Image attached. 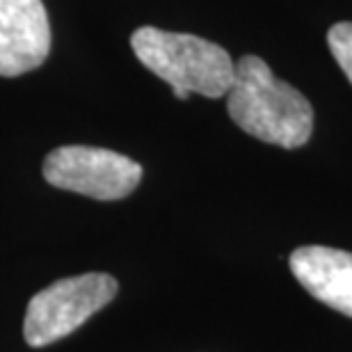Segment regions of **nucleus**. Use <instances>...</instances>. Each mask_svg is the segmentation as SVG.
<instances>
[{
	"instance_id": "3",
	"label": "nucleus",
	"mask_w": 352,
	"mask_h": 352,
	"mask_svg": "<svg viewBox=\"0 0 352 352\" xmlns=\"http://www.w3.org/2000/svg\"><path fill=\"white\" fill-rule=\"evenodd\" d=\"M117 279L105 272H87L58 279L28 302L23 339L28 346L44 348L65 339L115 300Z\"/></svg>"
},
{
	"instance_id": "7",
	"label": "nucleus",
	"mask_w": 352,
	"mask_h": 352,
	"mask_svg": "<svg viewBox=\"0 0 352 352\" xmlns=\"http://www.w3.org/2000/svg\"><path fill=\"white\" fill-rule=\"evenodd\" d=\"M327 46L332 51L336 65L343 69L346 78L352 82V21H341L329 28Z\"/></svg>"
},
{
	"instance_id": "4",
	"label": "nucleus",
	"mask_w": 352,
	"mask_h": 352,
	"mask_svg": "<svg viewBox=\"0 0 352 352\" xmlns=\"http://www.w3.org/2000/svg\"><path fill=\"white\" fill-rule=\"evenodd\" d=\"M44 179L53 188L117 201L129 197L142 181V165L110 149L85 144L58 146L44 158Z\"/></svg>"
},
{
	"instance_id": "6",
	"label": "nucleus",
	"mask_w": 352,
	"mask_h": 352,
	"mask_svg": "<svg viewBox=\"0 0 352 352\" xmlns=\"http://www.w3.org/2000/svg\"><path fill=\"white\" fill-rule=\"evenodd\" d=\"M288 263L316 300L352 318V252L307 245L295 250Z\"/></svg>"
},
{
	"instance_id": "2",
	"label": "nucleus",
	"mask_w": 352,
	"mask_h": 352,
	"mask_svg": "<svg viewBox=\"0 0 352 352\" xmlns=\"http://www.w3.org/2000/svg\"><path fill=\"white\" fill-rule=\"evenodd\" d=\"M135 58L174 89L179 101L192 94L222 98L229 94L236 76V62L222 46L186 32L160 28H138L131 34Z\"/></svg>"
},
{
	"instance_id": "1",
	"label": "nucleus",
	"mask_w": 352,
	"mask_h": 352,
	"mask_svg": "<svg viewBox=\"0 0 352 352\" xmlns=\"http://www.w3.org/2000/svg\"><path fill=\"white\" fill-rule=\"evenodd\" d=\"M227 110L241 131L281 149L305 146L314 133V108L309 98L279 80L258 55H245L236 62Z\"/></svg>"
},
{
	"instance_id": "5",
	"label": "nucleus",
	"mask_w": 352,
	"mask_h": 352,
	"mask_svg": "<svg viewBox=\"0 0 352 352\" xmlns=\"http://www.w3.org/2000/svg\"><path fill=\"white\" fill-rule=\"evenodd\" d=\"M51 53V23L41 0H0V76L16 78Z\"/></svg>"
}]
</instances>
